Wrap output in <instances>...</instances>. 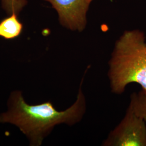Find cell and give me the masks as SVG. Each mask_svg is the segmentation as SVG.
Masks as SVG:
<instances>
[{
  "label": "cell",
  "instance_id": "obj_8",
  "mask_svg": "<svg viewBox=\"0 0 146 146\" xmlns=\"http://www.w3.org/2000/svg\"><path fill=\"white\" fill-rule=\"evenodd\" d=\"M92 1H93V0H92Z\"/></svg>",
  "mask_w": 146,
  "mask_h": 146
},
{
  "label": "cell",
  "instance_id": "obj_4",
  "mask_svg": "<svg viewBox=\"0 0 146 146\" xmlns=\"http://www.w3.org/2000/svg\"><path fill=\"white\" fill-rule=\"evenodd\" d=\"M56 11L62 26L73 31L82 32L87 24V14L92 0H44Z\"/></svg>",
  "mask_w": 146,
  "mask_h": 146
},
{
  "label": "cell",
  "instance_id": "obj_3",
  "mask_svg": "<svg viewBox=\"0 0 146 146\" xmlns=\"http://www.w3.org/2000/svg\"><path fill=\"white\" fill-rule=\"evenodd\" d=\"M102 146H146V123L129 104L119 123L110 131Z\"/></svg>",
  "mask_w": 146,
  "mask_h": 146
},
{
  "label": "cell",
  "instance_id": "obj_7",
  "mask_svg": "<svg viewBox=\"0 0 146 146\" xmlns=\"http://www.w3.org/2000/svg\"><path fill=\"white\" fill-rule=\"evenodd\" d=\"M3 9L8 14L18 15L26 5L27 0H1Z\"/></svg>",
  "mask_w": 146,
  "mask_h": 146
},
{
  "label": "cell",
  "instance_id": "obj_6",
  "mask_svg": "<svg viewBox=\"0 0 146 146\" xmlns=\"http://www.w3.org/2000/svg\"><path fill=\"white\" fill-rule=\"evenodd\" d=\"M129 104L134 112L146 123V93L142 89L134 92L130 96Z\"/></svg>",
  "mask_w": 146,
  "mask_h": 146
},
{
  "label": "cell",
  "instance_id": "obj_2",
  "mask_svg": "<svg viewBox=\"0 0 146 146\" xmlns=\"http://www.w3.org/2000/svg\"><path fill=\"white\" fill-rule=\"evenodd\" d=\"M107 76L111 93L123 94L131 84L146 93V42L140 30L125 31L116 40L108 61Z\"/></svg>",
  "mask_w": 146,
  "mask_h": 146
},
{
  "label": "cell",
  "instance_id": "obj_1",
  "mask_svg": "<svg viewBox=\"0 0 146 146\" xmlns=\"http://www.w3.org/2000/svg\"><path fill=\"white\" fill-rule=\"evenodd\" d=\"M89 68L88 66L81 80L75 101L67 110L58 111L50 101L29 105L23 99L21 92L16 91L9 98L8 111L0 114V123L16 125L29 139L31 145L35 146H40L56 125L78 124L87 111L83 86Z\"/></svg>",
  "mask_w": 146,
  "mask_h": 146
},
{
  "label": "cell",
  "instance_id": "obj_5",
  "mask_svg": "<svg viewBox=\"0 0 146 146\" xmlns=\"http://www.w3.org/2000/svg\"><path fill=\"white\" fill-rule=\"evenodd\" d=\"M16 14H12L0 22V36L7 40L15 38L21 34L23 25Z\"/></svg>",
  "mask_w": 146,
  "mask_h": 146
}]
</instances>
